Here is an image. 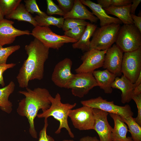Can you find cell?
Returning a JSON list of instances; mask_svg holds the SVG:
<instances>
[{
	"instance_id": "6da1fadb",
	"label": "cell",
	"mask_w": 141,
	"mask_h": 141,
	"mask_svg": "<svg viewBox=\"0 0 141 141\" xmlns=\"http://www.w3.org/2000/svg\"><path fill=\"white\" fill-rule=\"evenodd\" d=\"M28 55L20 69L16 78L19 86L28 87L30 81L41 80L44 77V65L48 59L49 48L36 38L25 46Z\"/></svg>"
},
{
	"instance_id": "7a4b0ae2",
	"label": "cell",
	"mask_w": 141,
	"mask_h": 141,
	"mask_svg": "<svg viewBox=\"0 0 141 141\" xmlns=\"http://www.w3.org/2000/svg\"><path fill=\"white\" fill-rule=\"evenodd\" d=\"M25 97L19 102L16 111L18 114L27 119L29 124V132L33 138H37V133L34 125V120L39 110L42 111L48 109L51 105L49 97L51 95L46 89L38 87L32 90L19 91Z\"/></svg>"
},
{
	"instance_id": "3957f363",
	"label": "cell",
	"mask_w": 141,
	"mask_h": 141,
	"mask_svg": "<svg viewBox=\"0 0 141 141\" xmlns=\"http://www.w3.org/2000/svg\"><path fill=\"white\" fill-rule=\"evenodd\" d=\"M51 102L50 107L46 110L42 111L40 113L38 114V118L48 119L50 116L53 117L59 122V126L55 131L56 134H59L62 128H65L67 131L70 137L74 138V135L72 132L68 124V119L69 111L75 107L77 103H63L61 102L60 95L57 93L54 97L50 95L49 98Z\"/></svg>"
},
{
	"instance_id": "277c9868",
	"label": "cell",
	"mask_w": 141,
	"mask_h": 141,
	"mask_svg": "<svg viewBox=\"0 0 141 141\" xmlns=\"http://www.w3.org/2000/svg\"><path fill=\"white\" fill-rule=\"evenodd\" d=\"M120 27V24H111L97 27L90 41V50H104L110 48L115 42Z\"/></svg>"
},
{
	"instance_id": "5b68a950",
	"label": "cell",
	"mask_w": 141,
	"mask_h": 141,
	"mask_svg": "<svg viewBox=\"0 0 141 141\" xmlns=\"http://www.w3.org/2000/svg\"><path fill=\"white\" fill-rule=\"evenodd\" d=\"M124 52L135 50L141 46V33L134 24L121 26L115 42Z\"/></svg>"
},
{
	"instance_id": "8992f818",
	"label": "cell",
	"mask_w": 141,
	"mask_h": 141,
	"mask_svg": "<svg viewBox=\"0 0 141 141\" xmlns=\"http://www.w3.org/2000/svg\"><path fill=\"white\" fill-rule=\"evenodd\" d=\"M35 38L49 48L58 49L65 43L77 42L73 39L64 35L61 36L54 32L49 27L37 26L31 33Z\"/></svg>"
},
{
	"instance_id": "52a82bcc",
	"label": "cell",
	"mask_w": 141,
	"mask_h": 141,
	"mask_svg": "<svg viewBox=\"0 0 141 141\" xmlns=\"http://www.w3.org/2000/svg\"><path fill=\"white\" fill-rule=\"evenodd\" d=\"M97 86L92 73H81L74 74L64 88L71 89L73 95L81 98L94 87Z\"/></svg>"
},
{
	"instance_id": "ba28073f",
	"label": "cell",
	"mask_w": 141,
	"mask_h": 141,
	"mask_svg": "<svg viewBox=\"0 0 141 141\" xmlns=\"http://www.w3.org/2000/svg\"><path fill=\"white\" fill-rule=\"evenodd\" d=\"M121 72L132 83H135L141 73V46L123 54Z\"/></svg>"
},
{
	"instance_id": "9c48e42d",
	"label": "cell",
	"mask_w": 141,
	"mask_h": 141,
	"mask_svg": "<svg viewBox=\"0 0 141 141\" xmlns=\"http://www.w3.org/2000/svg\"><path fill=\"white\" fill-rule=\"evenodd\" d=\"M80 103L83 105L98 109L109 113L117 114L123 118L132 116L133 115V113L129 105L126 104L124 106L117 105L114 104L113 101H108L101 96L82 101Z\"/></svg>"
},
{
	"instance_id": "30bf717a",
	"label": "cell",
	"mask_w": 141,
	"mask_h": 141,
	"mask_svg": "<svg viewBox=\"0 0 141 141\" xmlns=\"http://www.w3.org/2000/svg\"><path fill=\"white\" fill-rule=\"evenodd\" d=\"M68 117L74 127L80 130H93L95 120L93 108L86 105L72 109Z\"/></svg>"
},
{
	"instance_id": "8fae6325",
	"label": "cell",
	"mask_w": 141,
	"mask_h": 141,
	"mask_svg": "<svg viewBox=\"0 0 141 141\" xmlns=\"http://www.w3.org/2000/svg\"><path fill=\"white\" fill-rule=\"evenodd\" d=\"M107 50H99L92 49L85 52L81 56L82 64L75 70L77 73H92L103 67Z\"/></svg>"
},
{
	"instance_id": "7c38bea8",
	"label": "cell",
	"mask_w": 141,
	"mask_h": 141,
	"mask_svg": "<svg viewBox=\"0 0 141 141\" xmlns=\"http://www.w3.org/2000/svg\"><path fill=\"white\" fill-rule=\"evenodd\" d=\"M95 122L94 130L98 134L100 141H112L111 133L113 128L108 122L109 113L101 110L93 108Z\"/></svg>"
},
{
	"instance_id": "4fadbf2b",
	"label": "cell",
	"mask_w": 141,
	"mask_h": 141,
	"mask_svg": "<svg viewBox=\"0 0 141 141\" xmlns=\"http://www.w3.org/2000/svg\"><path fill=\"white\" fill-rule=\"evenodd\" d=\"M72 62L66 58L57 63L52 74L51 79L55 84L61 88H65L67 83L73 75L71 72Z\"/></svg>"
},
{
	"instance_id": "5bb4252c",
	"label": "cell",
	"mask_w": 141,
	"mask_h": 141,
	"mask_svg": "<svg viewBox=\"0 0 141 141\" xmlns=\"http://www.w3.org/2000/svg\"><path fill=\"white\" fill-rule=\"evenodd\" d=\"M123 52L116 44L108 49L105 54L103 67L117 76L122 74L121 64Z\"/></svg>"
},
{
	"instance_id": "9a60e30c",
	"label": "cell",
	"mask_w": 141,
	"mask_h": 141,
	"mask_svg": "<svg viewBox=\"0 0 141 141\" xmlns=\"http://www.w3.org/2000/svg\"><path fill=\"white\" fill-rule=\"evenodd\" d=\"M14 23V21L7 19L0 21V45L1 46L12 43L18 36L31 35L28 30H22L14 27L13 25Z\"/></svg>"
},
{
	"instance_id": "2e32d148",
	"label": "cell",
	"mask_w": 141,
	"mask_h": 141,
	"mask_svg": "<svg viewBox=\"0 0 141 141\" xmlns=\"http://www.w3.org/2000/svg\"><path fill=\"white\" fill-rule=\"evenodd\" d=\"M84 5L88 7L92 11V13L100 20L101 27L111 24H121V21L118 18L109 16L98 4L90 0H80Z\"/></svg>"
},
{
	"instance_id": "e0dca14e",
	"label": "cell",
	"mask_w": 141,
	"mask_h": 141,
	"mask_svg": "<svg viewBox=\"0 0 141 141\" xmlns=\"http://www.w3.org/2000/svg\"><path fill=\"white\" fill-rule=\"evenodd\" d=\"M64 19L74 18L87 20L92 23H97L98 19L89 11L79 0H75L71 10L63 16Z\"/></svg>"
},
{
	"instance_id": "ac0fdd59",
	"label": "cell",
	"mask_w": 141,
	"mask_h": 141,
	"mask_svg": "<svg viewBox=\"0 0 141 141\" xmlns=\"http://www.w3.org/2000/svg\"><path fill=\"white\" fill-rule=\"evenodd\" d=\"M112 88L118 89L121 92V102L125 104L132 99L134 89L133 84L124 75L121 78L117 76L111 85Z\"/></svg>"
},
{
	"instance_id": "d6986e66",
	"label": "cell",
	"mask_w": 141,
	"mask_h": 141,
	"mask_svg": "<svg viewBox=\"0 0 141 141\" xmlns=\"http://www.w3.org/2000/svg\"><path fill=\"white\" fill-rule=\"evenodd\" d=\"M109 115L113 120L114 124L111 133L112 141H133L131 137H127L128 127L121 116L113 113H109Z\"/></svg>"
},
{
	"instance_id": "ffe728a7",
	"label": "cell",
	"mask_w": 141,
	"mask_h": 141,
	"mask_svg": "<svg viewBox=\"0 0 141 141\" xmlns=\"http://www.w3.org/2000/svg\"><path fill=\"white\" fill-rule=\"evenodd\" d=\"M92 74L96 80L97 86L103 90L107 94H110L113 91L111 85L117 76L107 69L94 70Z\"/></svg>"
},
{
	"instance_id": "44dd1931",
	"label": "cell",
	"mask_w": 141,
	"mask_h": 141,
	"mask_svg": "<svg viewBox=\"0 0 141 141\" xmlns=\"http://www.w3.org/2000/svg\"><path fill=\"white\" fill-rule=\"evenodd\" d=\"M131 4L120 7L111 6L104 9L107 14H111L117 17L124 25L133 24V22L130 13Z\"/></svg>"
},
{
	"instance_id": "7402d4cb",
	"label": "cell",
	"mask_w": 141,
	"mask_h": 141,
	"mask_svg": "<svg viewBox=\"0 0 141 141\" xmlns=\"http://www.w3.org/2000/svg\"><path fill=\"white\" fill-rule=\"evenodd\" d=\"M15 86L14 82L11 81L7 85L0 88V109L8 114L11 113L13 109L12 103L9 98L14 92Z\"/></svg>"
},
{
	"instance_id": "603a6c76",
	"label": "cell",
	"mask_w": 141,
	"mask_h": 141,
	"mask_svg": "<svg viewBox=\"0 0 141 141\" xmlns=\"http://www.w3.org/2000/svg\"><path fill=\"white\" fill-rule=\"evenodd\" d=\"M97 27L96 25L89 22L80 39L72 44L73 48L81 49L82 51L85 52L89 50L90 43V39Z\"/></svg>"
},
{
	"instance_id": "cb8c5ba5",
	"label": "cell",
	"mask_w": 141,
	"mask_h": 141,
	"mask_svg": "<svg viewBox=\"0 0 141 141\" xmlns=\"http://www.w3.org/2000/svg\"><path fill=\"white\" fill-rule=\"evenodd\" d=\"M5 17L7 19H12L18 21L28 22L34 27L38 26L34 17L27 11L22 3H20L15 10Z\"/></svg>"
},
{
	"instance_id": "d4e9b609",
	"label": "cell",
	"mask_w": 141,
	"mask_h": 141,
	"mask_svg": "<svg viewBox=\"0 0 141 141\" xmlns=\"http://www.w3.org/2000/svg\"><path fill=\"white\" fill-rule=\"evenodd\" d=\"M34 18L38 26L49 27L50 25H53L59 28H62L64 20L62 17H56L47 15L43 16L37 15H36Z\"/></svg>"
},
{
	"instance_id": "484cf974",
	"label": "cell",
	"mask_w": 141,
	"mask_h": 141,
	"mask_svg": "<svg viewBox=\"0 0 141 141\" xmlns=\"http://www.w3.org/2000/svg\"><path fill=\"white\" fill-rule=\"evenodd\" d=\"M123 121L127 125L128 131L131 133L133 141H141V126L135 121L132 116L121 117Z\"/></svg>"
},
{
	"instance_id": "4316f807",
	"label": "cell",
	"mask_w": 141,
	"mask_h": 141,
	"mask_svg": "<svg viewBox=\"0 0 141 141\" xmlns=\"http://www.w3.org/2000/svg\"><path fill=\"white\" fill-rule=\"evenodd\" d=\"M21 0H0V8L4 16L15 10L20 3Z\"/></svg>"
},
{
	"instance_id": "83f0119b",
	"label": "cell",
	"mask_w": 141,
	"mask_h": 141,
	"mask_svg": "<svg viewBox=\"0 0 141 141\" xmlns=\"http://www.w3.org/2000/svg\"><path fill=\"white\" fill-rule=\"evenodd\" d=\"M20 48L18 45L4 48L0 45V64H6L8 57Z\"/></svg>"
},
{
	"instance_id": "f1b7e54d",
	"label": "cell",
	"mask_w": 141,
	"mask_h": 141,
	"mask_svg": "<svg viewBox=\"0 0 141 141\" xmlns=\"http://www.w3.org/2000/svg\"><path fill=\"white\" fill-rule=\"evenodd\" d=\"M89 22L84 20L74 18L64 19L62 29L64 31L78 26L86 27Z\"/></svg>"
},
{
	"instance_id": "f546056e",
	"label": "cell",
	"mask_w": 141,
	"mask_h": 141,
	"mask_svg": "<svg viewBox=\"0 0 141 141\" xmlns=\"http://www.w3.org/2000/svg\"><path fill=\"white\" fill-rule=\"evenodd\" d=\"M86 27L78 26L64 31V35L78 41L84 33Z\"/></svg>"
},
{
	"instance_id": "4dcf8cb0",
	"label": "cell",
	"mask_w": 141,
	"mask_h": 141,
	"mask_svg": "<svg viewBox=\"0 0 141 141\" xmlns=\"http://www.w3.org/2000/svg\"><path fill=\"white\" fill-rule=\"evenodd\" d=\"M25 8L27 11L30 14L35 13L39 16H43L47 14L44 12L41 11L38 7L36 0H25Z\"/></svg>"
},
{
	"instance_id": "1f68e13d",
	"label": "cell",
	"mask_w": 141,
	"mask_h": 141,
	"mask_svg": "<svg viewBox=\"0 0 141 141\" xmlns=\"http://www.w3.org/2000/svg\"><path fill=\"white\" fill-rule=\"evenodd\" d=\"M47 9L46 14L49 15L54 14L63 16L65 13L52 0H46Z\"/></svg>"
},
{
	"instance_id": "d6a6232c",
	"label": "cell",
	"mask_w": 141,
	"mask_h": 141,
	"mask_svg": "<svg viewBox=\"0 0 141 141\" xmlns=\"http://www.w3.org/2000/svg\"><path fill=\"white\" fill-rule=\"evenodd\" d=\"M74 1V0H57L58 3V6L65 14L71 10L73 7Z\"/></svg>"
},
{
	"instance_id": "836d02e7",
	"label": "cell",
	"mask_w": 141,
	"mask_h": 141,
	"mask_svg": "<svg viewBox=\"0 0 141 141\" xmlns=\"http://www.w3.org/2000/svg\"><path fill=\"white\" fill-rule=\"evenodd\" d=\"M48 125V119L45 118L44 127L39 133L38 141H55L54 139L52 137L47 134V129Z\"/></svg>"
},
{
	"instance_id": "e575fe53",
	"label": "cell",
	"mask_w": 141,
	"mask_h": 141,
	"mask_svg": "<svg viewBox=\"0 0 141 141\" xmlns=\"http://www.w3.org/2000/svg\"><path fill=\"white\" fill-rule=\"evenodd\" d=\"M132 99L136 103L138 109V114L137 117L134 118L136 122L141 126V94L137 95H134Z\"/></svg>"
},
{
	"instance_id": "d590c367",
	"label": "cell",
	"mask_w": 141,
	"mask_h": 141,
	"mask_svg": "<svg viewBox=\"0 0 141 141\" xmlns=\"http://www.w3.org/2000/svg\"><path fill=\"white\" fill-rule=\"evenodd\" d=\"M16 65V63H13L0 64V85L4 87L5 85L3 76V73L7 70L13 68Z\"/></svg>"
},
{
	"instance_id": "8d00e7d4",
	"label": "cell",
	"mask_w": 141,
	"mask_h": 141,
	"mask_svg": "<svg viewBox=\"0 0 141 141\" xmlns=\"http://www.w3.org/2000/svg\"><path fill=\"white\" fill-rule=\"evenodd\" d=\"M132 0H110V7H120L131 4Z\"/></svg>"
},
{
	"instance_id": "74e56055",
	"label": "cell",
	"mask_w": 141,
	"mask_h": 141,
	"mask_svg": "<svg viewBox=\"0 0 141 141\" xmlns=\"http://www.w3.org/2000/svg\"><path fill=\"white\" fill-rule=\"evenodd\" d=\"M131 16L133 21L134 24L141 33V16H137L132 14H131Z\"/></svg>"
},
{
	"instance_id": "f35d334b",
	"label": "cell",
	"mask_w": 141,
	"mask_h": 141,
	"mask_svg": "<svg viewBox=\"0 0 141 141\" xmlns=\"http://www.w3.org/2000/svg\"><path fill=\"white\" fill-rule=\"evenodd\" d=\"M141 2V0H132L130 8L131 14H135V12L137 7Z\"/></svg>"
},
{
	"instance_id": "ab89813d",
	"label": "cell",
	"mask_w": 141,
	"mask_h": 141,
	"mask_svg": "<svg viewBox=\"0 0 141 141\" xmlns=\"http://www.w3.org/2000/svg\"><path fill=\"white\" fill-rule=\"evenodd\" d=\"M79 141H100L96 137L86 136L81 138Z\"/></svg>"
},
{
	"instance_id": "60d3db41",
	"label": "cell",
	"mask_w": 141,
	"mask_h": 141,
	"mask_svg": "<svg viewBox=\"0 0 141 141\" xmlns=\"http://www.w3.org/2000/svg\"><path fill=\"white\" fill-rule=\"evenodd\" d=\"M141 94V84L136 87L133 92V96Z\"/></svg>"
},
{
	"instance_id": "b9f144b4",
	"label": "cell",
	"mask_w": 141,
	"mask_h": 141,
	"mask_svg": "<svg viewBox=\"0 0 141 141\" xmlns=\"http://www.w3.org/2000/svg\"><path fill=\"white\" fill-rule=\"evenodd\" d=\"M140 84H141V73H140L135 83L133 84L134 88Z\"/></svg>"
},
{
	"instance_id": "7bdbcfd3",
	"label": "cell",
	"mask_w": 141,
	"mask_h": 141,
	"mask_svg": "<svg viewBox=\"0 0 141 141\" xmlns=\"http://www.w3.org/2000/svg\"><path fill=\"white\" fill-rule=\"evenodd\" d=\"M4 15L0 8V21L4 19Z\"/></svg>"
},
{
	"instance_id": "ee69618b",
	"label": "cell",
	"mask_w": 141,
	"mask_h": 141,
	"mask_svg": "<svg viewBox=\"0 0 141 141\" xmlns=\"http://www.w3.org/2000/svg\"><path fill=\"white\" fill-rule=\"evenodd\" d=\"M62 141H74L72 139H64Z\"/></svg>"
}]
</instances>
